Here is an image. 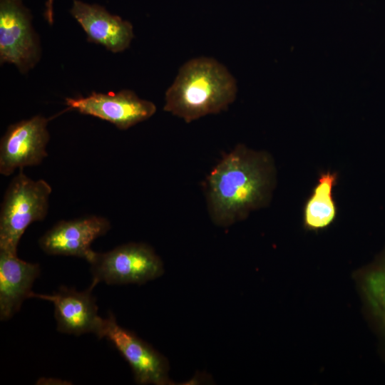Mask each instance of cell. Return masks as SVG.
Masks as SVG:
<instances>
[{"label": "cell", "mask_w": 385, "mask_h": 385, "mask_svg": "<svg viewBox=\"0 0 385 385\" xmlns=\"http://www.w3.org/2000/svg\"><path fill=\"white\" fill-rule=\"evenodd\" d=\"M107 339L128 361L138 384H171L168 359L133 332L120 327L110 313L97 334Z\"/></svg>", "instance_id": "5b68a950"}, {"label": "cell", "mask_w": 385, "mask_h": 385, "mask_svg": "<svg viewBox=\"0 0 385 385\" xmlns=\"http://www.w3.org/2000/svg\"><path fill=\"white\" fill-rule=\"evenodd\" d=\"M53 0H47L46 2L45 17L49 24L53 23Z\"/></svg>", "instance_id": "9a60e30c"}, {"label": "cell", "mask_w": 385, "mask_h": 385, "mask_svg": "<svg viewBox=\"0 0 385 385\" xmlns=\"http://www.w3.org/2000/svg\"><path fill=\"white\" fill-rule=\"evenodd\" d=\"M40 58L39 42L31 15L21 0H0V62L26 73Z\"/></svg>", "instance_id": "8992f818"}, {"label": "cell", "mask_w": 385, "mask_h": 385, "mask_svg": "<svg viewBox=\"0 0 385 385\" xmlns=\"http://www.w3.org/2000/svg\"><path fill=\"white\" fill-rule=\"evenodd\" d=\"M337 181L334 172L322 173L307 200L303 212L304 223L310 230H320L329 226L337 216V205L333 190Z\"/></svg>", "instance_id": "4fadbf2b"}, {"label": "cell", "mask_w": 385, "mask_h": 385, "mask_svg": "<svg viewBox=\"0 0 385 385\" xmlns=\"http://www.w3.org/2000/svg\"><path fill=\"white\" fill-rule=\"evenodd\" d=\"M368 291L375 313L385 327V262L372 272Z\"/></svg>", "instance_id": "5bb4252c"}, {"label": "cell", "mask_w": 385, "mask_h": 385, "mask_svg": "<svg viewBox=\"0 0 385 385\" xmlns=\"http://www.w3.org/2000/svg\"><path fill=\"white\" fill-rule=\"evenodd\" d=\"M51 185L33 180L21 169L10 182L0 212V250L16 254L20 239L31 223L46 217Z\"/></svg>", "instance_id": "3957f363"}, {"label": "cell", "mask_w": 385, "mask_h": 385, "mask_svg": "<svg viewBox=\"0 0 385 385\" xmlns=\"http://www.w3.org/2000/svg\"><path fill=\"white\" fill-rule=\"evenodd\" d=\"M70 12L87 34L88 41L102 45L113 53L128 48L134 37L130 21L110 14L98 4L73 0Z\"/></svg>", "instance_id": "8fae6325"}, {"label": "cell", "mask_w": 385, "mask_h": 385, "mask_svg": "<svg viewBox=\"0 0 385 385\" xmlns=\"http://www.w3.org/2000/svg\"><path fill=\"white\" fill-rule=\"evenodd\" d=\"M275 185L270 155L243 145L227 153L207 177L210 217L217 226L229 227L270 202Z\"/></svg>", "instance_id": "6da1fadb"}, {"label": "cell", "mask_w": 385, "mask_h": 385, "mask_svg": "<svg viewBox=\"0 0 385 385\" xmlns=\"http://www.w3.org/2000/svg\"><path fill=\"white\" fill-rule=\"evenodd\" d=\"M91 265L94 288L99 282L107 284H143L160 277L163 263L154 250L141 242L121 245L106 252H94Z\"/></svg>", "instance_id": "277c9868"}, {"label": "cell", "mask_w": 385, "mask_h": 385, "mask_svg": "<svg viewBox=\"0 0 385 385\" xmlns=\"http://www.w3.org/2000/svg\"><path fill=\"white\" fill-rule=\"evenodd\" d=\"M66 103L81 114L108 121L120 130H127L156 112L153 102L140 98L128 89L117 93L92 92L86 97L67 98Z\"/></svg>", "instance_id": "ba28073f"}, {"label": "cell", "mask_w": 385, "mask_h": 385, "mask_svg": "<svg viewBox=\"0 0 385 385\" xmlns=\"http://www.w3.org/2000/svg\"><path fill=\"white\" fill-rule=\"evenodd\" d=\"M111 227L108 220L97 215L61 220L40 237L38 245L48 255L73 256L88 262L95 252L92 242Z\"/></svg>", "instance_id": "9c48e42d"}, {"label": "cell", "mask_w": 385, "mask_h": 385, "mask_svg": "<svg viewBox=\"0 0 385 385\" xmlns=\"http://www.w3.org/2000/svg\"><path fill=\"white\" fill-rule=\"evenodd\" d=\"M90 286L85 291H76L64 286L51 294H36V297L51 302L54 306V317L57 330L60 332L81 335L93 333L96 336L101 327L103 318L98 314V306Z\"/></svg>", "instance_id": "30bf717a"}, {"label": "cell", "mask_w": 385, "mask_h": 385, "mask_svg": "<svg viewBox=\"0 0 385 385\" xmlns=\"http://www.w3.org/2000/svg\"><path fill=\"white\" fill-rule=\"evenodd\" d=\"M68 381H63L58 379L54 378H40L36 384H71V383H67Z\"/></svg>", "instance_id": "2e32d148"}, {"label": "cell", "mask_w": 385, "mask_h": 385, "mask_svg": "<svg viewBox=\"0 0 385 385\" xmlns=\"http://www.w3.org/2000/svg\"><path fill=\"white\" fill-rule=\"evenodd\" d=\"M48 119L35 115L11 124L0 142V173L11 175L16 169L39 165L48 156Z\"/></svg>", "instance_id": "52a82bcc"}, {"label": "cell", "mask_w": 385, "mask_h": 385, "mask_svg": "<svg viewBox=\"0 0 385 385\" xmlns=\"http://www.w3.org/2000/svg\"><path fill=\"white\" fill-rule=\"evenodd\" d=\"M237 91L236 81L224 65L209 57L192 58L166 91L164 111L190 123L225 111Z\"/></svg>", "instance_id": "7a4b0ae2"}, {"label": "cell", "mask_w": 385, "mask_h": 385, "mask_svg": "<svg viewBox=\"0 0 385 385\" xmlns=\"http://www.w3.org/2000/svg\"><path fill=\"white\" fill-rule=\"evenodd\" d=\"M40 274L38 264L19 259L16 254L0 250V319L11 318L29 297Z\"/></svg>", "instance_id": "7c38bea8"}]
</instances>
